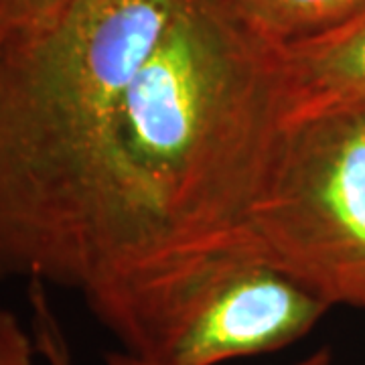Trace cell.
<instances>
[{
    "mask_svg": "<svg viewBox=\"0 0 365 365\" xmlns=\"http://www.w3.org/2000/svg\"><path fill=\"white\" fill-rule=\"evenodd\" d=\"M2 45H4V41L0 39V55H2Z\"/></svg>",
    "mask_w": 365,
    "mask_h": 365,
    "instance_id": "11",
    "label": "cell"
},
{
    "mask_svg": "<svg viewBox=\"0 0 365 365\" xmlns=\"http://www.w3.org/2000/svg\"><path fill=\"white\" fill-rule=\"evenodd\" d=\"M37 343L19 317L0 307V365H35Z\"/></svg>",
    "mask_w": 365,
    "mask_h": 365,
    "instance_id": "9",
    "label": "cell"
},
{
    "mask_svg": "<svg viewBox=\"0 0 365 365\" xmlns=\"http://www.w3.org/2000/svg\"><path fill=\"white\" fill-rule=\"evenodd\" d=\"M45 284L31 282L29 302L33 309V337L37 343V351L47 365H71V353L66 333L53 313Z\"/></svg>",
    "mask_w": 365,
    "mask_h": 365,
    "instance_id": "7",
    "label": "cell"
},
{
    "mask_svg": "<svg viewBox=\"0 0 365 365\" xmlns=\"http://www.w3.org/2000/svg\"><path fill=\"white\" fill-rule=\"evenodd\" d=\"M280 45L225 0H175L124 93L90 282L108 327L170 274L223 254L287 136Z\"/></svg>",
    "mask_w": 365,
    "mask_h": 365,
    "instance_id": "1",
    "label": "cell"
},
{
    "mask_svg": "<svg viewBox=\"0 0 365 365\" xmlns=\"http://www.w3.org/2000/svg\"><path fill=\"white\" fill-rule=\"evenodd\" d=\"M175 0H71L0 55V280L81 292L124 93Z\"/></svg>",
    "mask_w": 365,
    "mask_h": 365,
    "instance_id": "2",
    "label": "cell"
},
{
    "mask_svg": "<svg viewBox=\"0 0 365 365\" xmlns=\"http://www.w3.org/2000/svg\"><path fill=\"white\" fill-rule=\"evenodd\" d=\"M288 126L365 110V6L313 37L280 45Z\"/></svg>",
    "mask_w": 365,
    "mask_h": 365,
    "instance_id": "5",
    "label": "cell"
},
{
    "mask_svg": "<svg viewBox=\"0 0 365 365\" xmlns=\"http://www.w3.org/2000/svg\"><path fill=\"white\" fill-rule=\"evenodd\" d=\"M329 311L284 274L223 252L144 294L116 339L160 365H222L294 345Z\"/></svg>",
    "mask_w": 365,
    "mask_h": 365,
    "instance_id": "4",
    "label": "cell"
},
{
    "mask_svg": "<svg viewBox=\"0 0 365 365\" xmlns=\"http://www.w3.org/2000/svg\"><path fill=\"white\" fill-rule=\"evenodd\" d=\"M106 365H160L153 359H146L140 355H134L130 351L118 349V351H108L104 357ZM294 365H335V355L331 347H319L311 355H307L304 359H300Z\"/></svg>",
    "mask_w": 365,
    "mask_h": 365,
    "instance_id": "10",
    "label": "cell"
},
{
    "mask_svg": "<svg viewBox=\"0 0 365 365\" xmlns=\"http://www.w3.org/2000/svg\"><path fill=\"white\" fill-rule=\"evenodd\" d=\"M71 0H0V39L37 31L51 23Z\"/></svg>",
    "mask_w": 365,
    "mask_h": 365,
    "instance_id": "8",
    "label": "cell"
},
{
    "mask_svg": "<svg viewBox=\"0 0 365 365\" xmlns=\"http://www.w3.org/2000/svg\"><path fill=\"white\" fill-rule=\"evenodd\" d=\"M225 252L284 274L329 309L365 311V110L288 126Z\"/></svg>",
    "mask_w": 365,
    "mask_h": 365,
    "instance_id": "3",
    "label": "cell"
},
{
    "mask_svg": "<svg viewBox=\"0 0 365 365\" xmlns=\"http://www.w3.org/2000/svg\"><path fill=\"white\" fill-rule=\"evenodd\" d=\"M246 25L272 45H290L361 11L365 0H225Z\"/></svg>",
    "mask_w": 365,
    "mask_h": 365,
    "instance_id": "6",
    "label": "cell"
}]
</instances>
